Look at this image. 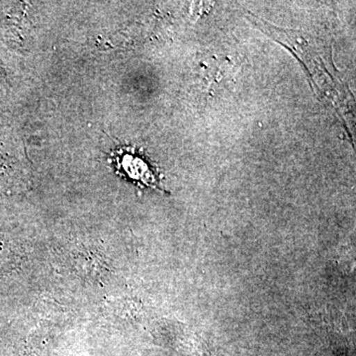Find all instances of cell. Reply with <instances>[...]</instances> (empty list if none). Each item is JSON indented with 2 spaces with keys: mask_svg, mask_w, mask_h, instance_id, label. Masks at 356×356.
<instances>
[{
  "mask_svg": "<svg viewBox=\"0 0 356 356\" xmlns=\"http://www.w3.org/2000/svg\"><path fill=\"white\" fill-rule=\"evenodd\" d=\"M248 18L254 23L259 29L266 33L269 36L280 43L286 46L290 51L298 58L300 62L304 65L312 83L320 98H324L327 104L332 105L337 109L341 114V108H343L344 102L341 98L343 92L341 84L337 83L334 74L330 72L325 65L324 58L318 53L316 44H311L308 40V35L300 31L285 30L276 27L266 22L261 18L257 17L252 13H248Z\"/></svg>",
  "mask_w": 356,
  "mask_h": 356,
  "instance_id": "obj_1",
  "label": "cell"
}]
</instances>
